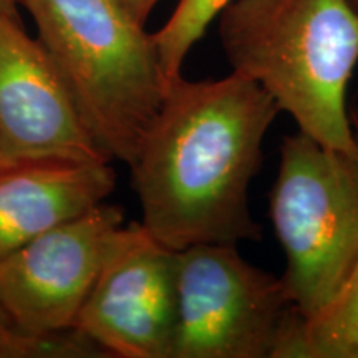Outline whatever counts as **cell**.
<instances>
[{
	"label": "cell",
	"mask_w": 358,
	"mask_h": 358,
	"mask_svg": "<svg viewBox=\"0 0 358 358\" xmlns=\"http://www.w3.org/2000/svg\"><path fill=\"white\" fill-rule=\"evenodd\" d=\"M108 357L77 330L53 335L27 332L0 306V358H98Z\"/></svg>",
	"instance_id": "cell-12"
},
{
	"label": "cell",
	"mask_w": 358,
	"mask_h": 358,
	"mask_svg": "<svg viewBox=\"0 0 358 358\" xmlns=\"http://www.w3.org/2000/svg\"><path fill=\"white\" fill-rule=\"evenodd\" d=\"M272 358H358V262L319 310L306 317L294 308Z\"/></svg>",
	"instance_id": "cell-10"
},
{
	"label": "cell",
	"mask_w": 358,
	"mask_h": 358,
	"mask_svg": "<svg viewBox=\"0 0 358 358\" xmlns=\"http://www.w3.org/2000/svg\"><path fill=\"white\" fill-rule=\"evenodd\" d=\"M37 25L95 140L111 159L131 163L163 100L153 35L123 0H19Z\"/></svg>",
	"instance_id": "cell-3"
},
{
	"label": "cell",
	"mask_w": 358,
	"mask_h": 358,
	"mask_svg": "<svg viewBox=\"0 0 358 358\" xmlns=\"http://www.w3.org/2000/svg\"><path fill=\"white\" fill-rule=\"evenodd\" d=\"M217 20L234 73L266 90L302 133L358 155L347 108L358 65V12L350 0H231Z\"/></svg>",
	"instance_id": "cell-2"
},
{
	"label": "cell",
	"mask_w": 358,
	"mask_h": 358,
	"mask_svg": "<svg viewBox=\"0 0 358 358\" xmlns=\"http://www.w3.org/2000/svg\"><path fill=\"white\" fill-rule=\"evenodd\" d=\"M173 358H272L295 306L284 280L236 244L178 250Z\"/></svg>",
	"instance_id": "cell-5"
},
{
	"label": "cell",
	"mask_w": 358,
	"mask_h": 358,
	"mask_svg": "<svg viewBox=\"0 0 358 358\" xmlns=\"http://www.w3.org/2000/svg\"><path fill=\"white\" fill-rule=\"evenodd\" d=\"M159 0H123V3L133 15V19L141 25H146L151 12H153Z\"/></svg>",
	"instance_id": "cell-13"
},
{
	"label": "cell",
	"mask_w": 358,
	"mask_h": 358,
	"mask_svg": "<svg viewBox=\"0 0 358 358\" xmlns=\"http://www.w3.org/2000/svg\"><path fill=\"white\" fill-rule=\"evenodd\" d=\"M111 163L70 85L40 40L0 12V169L17 164Z\"/></svg>",
	"instance_id": "cell-7"
},
{
	"label": "cell",
	"mask_w": 358,
	"mask_h": 358,
	"mask_svg": "<svg viewBox=\"0 0 358 358\" xmlns=\"http://www.w3.org/2000/svg\"><path fill=\"white\" fill-rule=\"evenodd\" d=\"M352 124H353V133H355V138L358 141V110L355 108L352 111Z\"/></svg>",
	"instance_id": "cell-15"
},
{
	"label": "cell",
	"mask_w": 358,
	"mask_h": 358,
	"mask_svg": "<svg viewBox=\"0 0 358 358\" xmlns=\"http://www.w3.org/2000/svg\"><path fill=\"white\" fill-rule=\"evenodd\" d=\"M350 3L353 6V8L358 12V0H350Z\"/></svg>",
	"instance_id": "cell-16"
},
{
	"label": "cell",
	"mask_w": 358,
	"mask_h": 358,
	"mask_svg": "<svg viewBox=\"0 0 358 358\" xmlns=\"http://www.w3.org/2000/svg\"><path fill=\"white\" fill-rule=\"evenodd\" d=\"M178 250L141 221L115 232L75 329L108 357L173 358Z\"/></svg>",
	"instance_id": "cell-6"
},
{
	"label": "cell",
	"mask_w": 358,
	"mask_h": 358,
	"mask_svg": "<svg viewBox=\"0 0 358 358\" xmlns=\"http://www.w3.org/2000/svg\"><path fill=\"white\" fill-rule=\"evenodd\" d=\"M229 2L231 0H179L166 24L156 34H151L164 78L182 75L187 53L203 38L209 24L217 19Z\"/></svg>",
	"instance_id": "cell-11"
},
{
	"label": "cell",
	"mask_w": 358,
	"mask_h": 358,
	"mask_svg": "<svg viewBox=\"0 0 358 358\" xmlns=\"http://www.w3.org/2000/svg\"><path fill=\"white\" fill-rule=\"evenodd\" d=\"M279 113L266 90L234 71L221 80H166L128 164L143 226L174 250L261 239L249 186Z\"/></svg>",
	"instance_id": "cell-1"
},
{
	"label": "cell",
	"mask_w": 358,
	"mask_h": 358,
	"mask_svg": "<svg viewBox=\"0 0 358 358\" xmlns=\"http://www.w3.org/2000/svg\"><path fill=\"white\" fill-rule=\"evenodd\" d=\"M268 211L287 259L282 280L307 317L358 262V155L327 148L301 129L285 136Z\"/></svg>",
	"instance_id": "cell-4"
},
{
	"label": "cell",
	"mask_w": 358,
	"mask_h": 358,
	"mask_svg": "<svg viewBox=\"0 0 358 358\" xmlns=\"http://www.w3.org/2000/svg\"><path fill=\"white\" fill-rule=\"evenodd\" d=\"M115 185L110 163L45 161L0 169V259L105 203Z\"/></svg>",
	"instance_id": "cell-9"
},
{
	"label": "cell",
	"mask_w": 358,
	"mask_h": 358,
	"mask_svg": "<svg viewBox=\"0 0 358 358\" xmlns=\"http://www.w3.org/2000/svg\"><path fill=\"white\" fill-rule=\"evenodd\" d=\"M19 0H0V12L6 13V15L12 17V19L20 20V13H19Z\"/></svg>",
	"instance_id": "cell-14"
},
{
	"label": "cell",
	"mask_w": 358,
	"mask_h": 358,
	"mask_svg": "<svg viewBox=\"0 0 358 358\" xmlns=\"http://www.w3.org/2000/svg\"><path fill=\"white\" fill-rule=\"evenodd\" d=\"M123 224L120 206L101 203L0 259V306L30 334L73 330Z\"/></svg>",
	"instance_id": "cell-8"
}]
</instances>
